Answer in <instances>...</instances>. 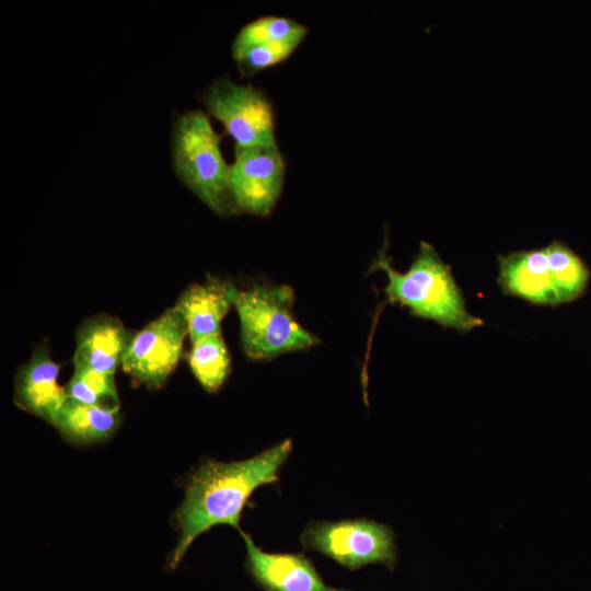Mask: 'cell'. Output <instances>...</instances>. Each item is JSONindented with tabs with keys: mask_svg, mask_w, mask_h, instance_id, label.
<instances>
[{
	"mask_svg": "<svg viewBox=\"0 0 591 591\" xmlns=\"http://www.w3.org/2000/svg\"><path fill=\"white\" fill-rule=\"evenodd\" d=\"M202 102L208 114L222 124L235 146L277 142L274 106L260 89L221 77L205 90Z\"/></svg>",
	"mask_w": 591,
	"mask_h": 591,
	"instance_id": "obj_6",
	"label": "cell"
},
{
	"mask_svg": "<svg viewBox=\"0 0 591 591\" xmlns=\"http://www.w3.org/2000/svg\"><path fill=\"white\" fill-rule=\"evenodd\" d=\"M498 264L497 282L503 293L537 305L559 304L546 247L499 255Z\"/></svg>",
	"mask_w": 591,
	"mask_h": 591,
	"instance_id": "obj_12",
	"label": "cell"
},
{
	"mask_svg": "<svg viewBox=\"0 0 591 591\" xmlns=\"http://www.w3.org/2000/svg\"><path fill=\"white\" fill-rule=\"evenodd\" d=\"M187 326L175 308H169L136 332L121 362L123 371L150 390L160 389L175 370Z\"/></svg>",
	"mask_w": 591,
	"mask_h": 591,
	"instance_id": "obj_7",
	"label": "cell"
},
{
	"mask_svg": "<svg viewBox=\"0 0 591 591\" xmlns=\"http://www.w3.org/2000/svg\"><path fill=\"white\" fill-rule=\"evenodd\" d=\"M235 289L223 280L209 278L189 286L179 296L174 306L184 317L192 343L221 332V322L233 306Z\"/></svg>",
	"mask_w": 591,
	"mask_h": 591,
	"instance_id": "obj_13",
	"label": "cell"
},
{
	"mask_svg": "<svg viewBox=\"0 0 591 591\" xmlns=\"http://www.w3.org/2000/svg\"><path fill=\"white\" fill-rule=\"evenodd\" d=\"M189 368L208 393H216L230 373V356L221 332L192 343Z\"/></svg>",
	"mask_w": 591,
	"mask_h": 591,
	"instance_id": "obj_16",
	"label": "cell"
},
{
	"mask_svg": "<svg viewBox=\"0 0 591 591\" xmlns=\"http://www.w3.org/2000/svg\"><path fill=\"white\" fill-rule=\"evenodd\" d=\"M119 407L108 408L66 399L54 427L68 442L89 445L108 440L119 428Z\"/></svg>",
	"mask_w": 591,
	"mask_h": 591,
	"instance_id": "obj_14",
	"label": "cell"
},
{
	"mask_svg": "<svg viewBox=\"0 0 591 591\" xmlns=\"http://www.w3.org/2000/svg\"><path fill=\"white\" fill-rule=\"evenodd\" d=\"M286 162L276 143L234 147L230 192L236 212L266 217L283 188Z\"/></svg>",
	"mask_w": 591,
	"mask_h": 591,
	"instance_id": "obj_8",
	"label": "cell"
},
{
	"mask_svg": "<svg viewBox=\"0 0 591 591\" xmlns=\"http://www.w3.org/2000/svg\"><path fill=\"white\" fill-rule=\"evenodd\" d=\"M374 266L386 274L387 283L383 291L387 300L406 306L412 314L454 328L461 334L483 325L482 318L467 311L451 267L428 242H420L419 251L406 273H398L392 267L385 250L379 252Z\"/></svg>",
	"mask_w": 591,
	"mask_h": 591,
	"instance_id": "obj_2",
	"label": "cell"
},
{
	"mask_svg": "<svg viewBox=\"0 0 591 591\" xmlns=\"http://www.w3.org/2000/svg\"><path fill=\"white\" fill-rule=\"evenodd\" d=\"M308 28L296 20L267 15L245 24L235 35L231 46L232 57L248 48L294 37L305 38Z\"/></svg>",
	"mask_w": 591,
	"mask_h": 591,
	"instance_id": "obj_17",
	"label": "cell"
},
{
	"mask_svg": "<svg viewBox=\"0 0 591 591\" xmlns=\"http://www.w3.org/2000/svg\"><path fill=\"white\" fill-rule=\"evenodd\" d=\"M171 155L178 181L209 209L219 216L236 212L230 192V164L208 114L189 111L175 119Z\"/></svg>",
	"mask_w": 591,
	"mask_h": 591,
	"instance_id": "obj_3",
	"label": "cell"
},
{
	"mask_svg": "<svg viewBox=\"0 0 591 591\" xmlns=\"http://www.w3.org/2000/svg\"><path fill=\"white\" fill-rule=\"evenodd\" d=\"M294 292L287 285H257L234 291L241 344L246 357L270 360L282 354L306 350L318 338L300 325L293 315Z\"/></svg>",
	"mask_w": 591,
	"mask_h": 591,
	"instance_id": "obj_4",
	"label": "cell"
},
{
	"mask_svg": "<svg viewBox=\"0 0 591 591\" xmlns=\"http://www.w3.org/2000/svg\"><path fill=\"white\" fill-rule=\"evenodd\" d=\"M63 387L67 399L108 408L119 407L114 375L86 368H73V373Z\"/></svg>",
	"mask_w": 591,
	"mask_h": 591,
	"instance_id": "obj_18",
	"label": "cell"
},
{
	"mask_svg": "<svg viewBox=\"0 0 591 591\" xmlns=\"http://www.w3.org/2000/svg\"><path fill=\"white\" fill-rule=\"evenodd\" d=\"M135 333L121 321L108 314H97L84 320L76 332L73 368L115 375Z\"/></svg>",
	"mask_w": 591,
	"mask_h": 591,
	"instance_id": "obj_11",
	"label": "cell"
},
{
	"mask_svg": "<svg viewBox=\"0 0 591 591\" xmlns=\"http://www.w3.org/2000/svg\"><path fill=\"white\" fill-rule=\"evenodd\" d=\"M59 373L60 364L53 360L48 347L35 346L14 376L15 405L54 426L67 399L65 387L58 383Z\"/></svg>",
	"mask_w": 591,
	"mask_h": 591,
	"instance_id": "obj_9",
	"label": "cell"
},
{
	"mask_svg": "<svg viewBox=\"0 0 591 591\" xmlns=\"http://www.w3.org/2000/svg\"><path fill=\"white\" fill-rule=\"evenodd\" d=\"M300 542L305 549L318 552L350 570L369 564L394 569L397 560L393 529L366 518L313 521Z\"/></svg>",
	"mask_w": 591,
	"mask_h": 591,
	"instance_id": "obj_5",
	"label": "cell"
},
{
	"mask_svg": "<svg viewBox=\"0 0 591 591\" xmlns=\"http://www.w3.org/2000/svg\"><path fill=\"white\" fill-rule=\"evenodd\" d=\"M246 546V566L266 591H349L327 586L302 554H270L258 548L252 536L240 532Z\"/></svg>",
	"mask_w": 591,
	"mask_h": 591,
	"instance_id": "obj_10",
	"label": "cell"
},
{
	"mask_svg": "<svg viewBox=\"0 0 591 591\" xmlns=\"http://www.w3.org/2000/svg\"><path fill=\"white\" fill-rule=\"evenodd\" d=\"M552 281L559 304L579 299L587 290L590 270L581 257L560 241L546 246Z\"/></svg>",
	"mask_w": 591,
	"mask_h": 591,
	"instance_id": "obj_15",
	"label": "cell"
},
{
	"mask_svg": "<svg viewBox=\"0 0 591 591\" xmlns=\"http://www.w3.org/2000/svg\"><path fill=\"white\" fill-rule=\"evenodd\" d=\"M291 450L292 442L287 439L247 460H206L199 464L189 475L173 517L178 538L169 558L170 569H175L195 538L212 526L228 524L241 532V513L251 495L278 480Z\"/></svg>",
	"mask_w": 591,
	"mask_h": 591,
	"instance_id": "obj_1",
	"label": "cell"
},
{
	"mask_svg": "<svg viewBox=\"0 0 591 591\" xmlns=\"http://www.w3.org/2000/svg\"><path fill=\"white\" fill-rule=\"evenodd\" d=\"M303 37L288 38L267 43L246 49L233 57L240 76L252 77L255 73L287 60L303 42Z\"/></svg>",
	"mask_w": 591,
	"mask_h": 591,
	"instance_id": "obj_19",
	"label": "cell"
}]
</instances>
